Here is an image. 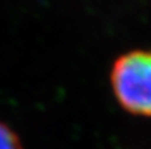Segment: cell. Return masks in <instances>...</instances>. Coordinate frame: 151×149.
Masks as SVG:
<instances>
[{"instance_id": "7a4b0ae2", "label": "cell", "mask_w": 151, "mask_h": 149, "mask_svg": "<svg viewBox=\"0 0 151 149\" xmlns=\"http://www.w3.org/2000/svg\"><path fill=\"white\" fill-rule=\"evenodd\" d=\"M0 149H23L19 135L9 126L1 121H0Z\"/></svg>"}, {"instance_id": "6da1fadb", "label": "cell", "mask_w": 151, "mask_h": 149, "mask_svg": "<svg viewBox=\"0 0 151 149\" xmlns=\"http://www.w3.org/2000/svg\"><path fill=\"white\" fill-rule=\"evenodd\" d=\"M110 84L126 112L151 118V50L135 49L119 55L110 70Z\"/></svg>"}]
</instances>
